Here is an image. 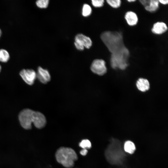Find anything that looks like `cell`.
Masks as SVG:
<instances>
[{
    "label": "cell",
    "instance_id": "1",
    "mask_svg": "<svg viewBox=\"0 0 168 168\" xmlns=\"http://www.w3.org/2000/svg\"><path fill=\"white\" fill-rule=\"evenodd\" d=\"M19 120L21 127L26 130L31 128L32 123L37 128L41 129L44 127L46 123L43 114L29 109L21 111L19 115Z\"/></svg>",
    "mask_w": 168,
    "mask_h": 168
},
{
    "label": "cell",
    "instance_id": "2",
    "mask_svg": "<svg viewBox=\"0 0 168 168\" xmlns=\"http://www.w3.org/2000/svg\"><path fill=\"white\" fill-rule=\"evenodd\" d=\"M101 38L111 54L121 52L127 48L120 32L106 31L102 33Z\"/></svg>",
    "mask_w": 168,
    "mask_h": 168
},
{
    "label": "cell",
    "instance_id": "3",
    "mask_svg": "<svg viewBox=\"0 0 168 168\" xmlns=\"http://www.w3.org/2000/svg\"><path fill=\"white\" fill-rule=\"evenodd\" d=\"M55 156L57 161L67 168L72 167L74 162L78 159L75 151L68 147H61L59 148L56 152Z\"/></svg>",
    "mask_w": 168,
    "mask_h": 168
},
{
    "label": "cell",
    "instance_id": "4",
    "mask_svg": "<svg viewBox=\"0 0 168 168\" xmlns=\"http://www.w3.org/2000/svg\"><path fill=\"white\" fill-rule=\"evenodd\" d=\"M129 52L128 49L121 52L111 54L110 63L114 69L124 70L128 65V60Z\"/></svg>",
    "mask_w": 168,
    "mask_h": 168
},
{
    "label": "cell",
    "instance_id": "5",
    "mask_svg": "<svg viewBox=\"0 0 168 168\" xmlns=\"http://www.w3.org/2000/svg\"><path fill=\"white\" fill-rule=\"evenodd\" d=\"M91 71L100 76L104 75L107 72L105 62L102 59H96L92 62L91 67Z\"/></svg>",
    "mask_w": 168,
    "mask_h": 168
},
{
    "label": "cell",
    "instance_id": "6",
    "mask_svg": "<svg viewBox=\"0 0 168 168\" xmlns=\"http://www.w3.org/2000/svg\"><path fill=\"white\" fill-rule=\"evenodd\" d=\"M20 75L28 84L32 85L36 78V73L32 69H23L20 72Z\"/></svg>",
    "mask_w": 168,
    "mask_h": 168
},
{
    "label": "cell",
    "instance_id": "7",
    "mask_svg": "<svg viewBox=\"0 0 168 168\" xmlns=\"http://www.w3.org/2000/svg\"><path fill=\"white\" fill-rule=\"evenodd\" d=\"M36 77L40 82L44 84L47 83L51 79V76L49 71L40 67L38 68Z\"/></svg>",
    "mask_w": 168,
    "mask_h": 168
},
{
    "label": "cell",
    "instance_id": "8",
    "mask_svg": "<svg viewBox=\"0 0 168 168\" xmlns=\"http://www.w3.org/2000/svg\"><path fill=\"white\" fill-rule=\"evenodd\" d=\"M139 1L144 7L145 9L149 12H155L158 8L159 2L158 0H141Z\"/></svg>",
    "mask_w": 168,
    "mask_h": 168
},
{
    "label": "cell",
    "instance_id": "9",
    "mask_svg": "<svg viewBox=\"0 0 168 168\" xmlns=\"http://www.w3.org/2000/svg\"><path fill=\"white\" fill-rule=\"evenodd\" d=\"M75 41L87 49H89L92 44V41L90 38L81 34H78L76 36Z\"/></svg>",
    "mask_w": 168,
    "mask_h": 168
},
{
    "label": "cell",
    "instance_id": "10",
    "mask_svg": "<svg viewBox=\"0 0 168 168\" xmlns=\"http://www.w3.org/2000/svg\"><path fill=\"white\" fill-rule=\"evenodd\" d=\"M136 86L140 91L145 92L150 88V84L148 80L143 78H139L136 81Z\"/></svg>",
    "mask_w": 168,
    "mask_h": 168
},
{
    "label": "cell",
    "instance_id": "11",
    "mask_svg": "<svg viewBox=\"0 0 168 168\" xmlns=\"http://www.w3.org/2000/svg\"><path fill=\"white\" fill-rule=\"evenodd\" d=\"M167 29V26L165 23L158 22L153 25L152 31L155 34L159 35L166 32Z\"/></svg>",
    "mask_w": 168,
    "mask_h": 168
},
{
    "label": "cell",
    "instance_id": "12",
    "mask_svg": "<svg viewBox=\"0 0 168 168\" xmlns=\"http://www.w3.org/2000/svg\"><path fill=\"white\" fill-rule=\"evenodd\" d=\"M125 18L127 23L130 26L136 25L138 22V17L137 14L132 11L127 12L125 16Z\"/></svg>",
    "mask_w": 168,
    "mask_h": 168
},
{
    "label": "cell",
    "instance_id": "13",
    "mask_svg": "<svg viewBox=\"0 0 168 168\" xmlns=\"http://www.w3.org/2000/svg\"><path fill=\"white\" fill-rule=\"evenodd\" d=\"M124 149L126 152L129 154H133L136 151V147L132 141L127 140L124 143Z\"/></svg>",
    "mask_w": 168,
    "mask_h": 168
},
{
    "label": "cell",
    "instance_id": "14",
    "mask_svg": "<svg viewBox=\"0 0 168 168\" xmlns=\"http://www.w3.org/2000/svg\"><path fill=\"white\" fill-rule=\"evenodd\" d=\"M10 58L9 52L4 49H0V61L6 63L9 59Z\"/></svg>",
    "mask_w": 168,
    "mask_h": 168
},
{
    "label": "cell",
    "instance_id": "15",
    "mask_svg": "<svg viewBox=\"0 0 168 168\" xmlns=\"http://www.w3.org/2000/svg\"><path fill=\"white\" fill-rule=\"evenodd\" d=\"M79 146L82 149H90L91 147V142L88 139H83L79 143Z\"/></svg>",
    "mask_w": 168,
    "mask_h": 168
},
{
    "label": "cell",
    "instance_id": "16",
    "mask_svg": "<svg viewBox=\"0 0 168 168\" xmlns=\"http://www.w3.org/2000/svg\"><path fill=\"white\" fill-rule=\"evenodd\" d=\"M91 8L88 4H84L82 9V15L84 16H87L90 15L91 12Z\"/></svg>",
    "mask_w": 168,
    "mask_h": 168
},
{
    "label": "cell",
    "instance_id": "17",
    "mask_svg": "<svg viewBox=\"0 0 168 168\" xmlns=\"http://www.w3.org/2000/svg\"><path fill=\"white\" fill-rule=\"evenodd\" d=\"M106 2L110 6L114 8L119 7L121 4L120 0H107Z\"/></svg>",
    "mask_w": 168,
    "mask_h": 168
},
{
    "label": "cell",
    "instance_id": "18",
    "mask_svg": "<svg viewBox=\"0 0 168 168\" xmlns=\"http://www.w3.org/2000/svg\"><path fill=\"white\" fill-rule=\"evenodd\" d=\"M48 0H38L36 2L37 6L40 8H46L48 5Z\"/></svg>",
    "mask_w": 168,
    "mask_h": 168
},
{
    "label": "cell",
    "instance_id": "19",
    "mask_svg": "<svg viewBox=\"0 0 168 168\" xmlns=\"http://www.w3.org/2000/svg\"><path fill=\"white\" fill-rule=\"evenodd\" d=\"M92 3L93 5L95 7H100L104 4V0H92Z\"/></svg>",
    "mask_w": 168,
    "mask_h": 168
},
{
    "label": "cell",
    "instance_id": "20",
    "mask_svg": "<svg viewBox=\"0 0 168 168\" xmlns=\"http://www.w3.org/2000/svg\"><path fill=\"white\" fill-rule=\"evenodd\" d=\"M74 44L76 48L78 50H82L84 49V47L83 46L76 42H75Z\"/></svg>",
    "mask_w": 168,
    "mask_h": 168
},
{
    "label": "cell",
    "instance_id": "21",
    "mask_svg": "<svg viewBox=\"0 0 168 168\" xmlns=\"http://www.w3.org/2000/svg\"><path fill=\"white\" fill-rule=\"evenodd\" d=\"M88 152V150L86 149H82L80 152V154L83 156H86Z\"/></svg>",
    "mask_w": 168,
    "mask_h": 168
},
{
    "label": "cell",
    "instance_id": "22",
    "mask_svg": "<svg viewBox=\"0 0 168 168\" xmlns=\"http://www.w3.org/2000/svg\"><path fill=\"white\" fill-rule=\"evenodd\" d=\"M159 2L164 5H166L168 3V0H158Z\"/></svg>",
    "mask_w": 168,
    "mask_h": 168
},
{
    "label": "cell",
    "instance_id": "23",
    "mask_svg": "<svg viewBox=\"0 0 168 168\" xmlns=\"http://www.w3.org/2000/svg\"><path fill=\"white\" fill-rule=\"evenodd\" d=\"M128 1L129 2H133L135 1V0H128Z\"/></svg>",
    "mask_w": 168,
    "mask_h": 168
},
{
    "label": "cell",
    "instance_id": "24",
    "mask_svg": "<svg viewBox=\"0 0 168 168\" xmlns=\"http://www.w3.org/2000/svg\"><path fill=\"white\" fill-rule=\"evenodd\" d=\"M2 31L1 29H0V38L2 35Z\"/></svg>",
    "mask_w": 168,
    "mask_h": 168
},
{
    "label": "cell",
    "instance_id": "25",
    "mask_svg": "<svg viewBox=\"0 0 168 168\" xmlns=\"http://www.w3.org/2000/svg\"><path fill=\"white\" fill-rule=\"evenodd\" d=\"M1 69H2V67L1 65H0V72H1Z\"/></svg>",
    "mask_w": 168,
    "mask_h": 168
}]
</instances>
